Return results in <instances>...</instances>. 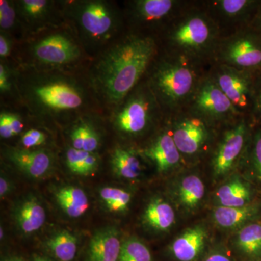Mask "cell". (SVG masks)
<instances>
[{
  "label": "cell",
  "instance_id": "cell-6",
  "mask_svg": "<svg viewBox=\"0 0 261 261\" xmlns=\"http://www.w3.org/2000/svg\"><path fill=\"white\" fill-rule=\"evenodd\" d=\"M213 58L217 64L255 74L261 70V34L248 25L221 37Z\"/></svg>",
  "mask_w": 261,
  "mask_h": 261
},
{
  "label": "cell",
  "instance_id": "cell-46",
  "mask_svg": "<svg viewBox=\"0 0 261 261\" xmlns=\"http://www.w3.org/2000/svg\"><path fill=\"white\" fill-rule=\"evenodd\" d=\"M3 238H4V229L1 227L0 228V238H1V240H3Z\"/></svg>",
  "mask_w": 261,
  "mask_h": 261
},
{
  "label": "cell",
  "instance_id": "cell-17",
  "mask_svg": "<svg viewBox=\"0 0 261 261\" xmlns=\"http://www.w3.org/2000/svg\"><path fill=\"white\" fill-rule=\"evenodd\" d=\"M13 218L17 227L24 234L39 231L45 224L46 211L37 197L27 196L15 207Z\"/></svg>",
  "mask_w": 261,
  "mask_h": 261
},
{
  "label": "cell",
  "instance_id": "cell-13",
  "mask_svg": "<svg viewBox=\"0 0 261 261\" xmlns=\"http://www.w3.org/2000/svg\"><path fill=\"white\" fill-rule=\"evenodd\" d=\"M5 156L10 163L29 177L47 176L53 167V157L45 149H7Z\"/></svg>",
  "mask_w": 261,
  "mask_h": 261
},
{
  "label": "cell",
  "instance_id": "cell-39",
  "mask_svg": "<svg viewBox=\"0 0 261 261\" xmlns=\"http://www.w3.org/2000/svg\"><path fill=\"white\" fill-rule=\"evenodd\" d=\"M6 113L7 118H8L10 126H11L12 128H13L14 135H17L20 134L23 128V122H22L20 117L14 114V113Z\"/></svg>",
  "mask_w": 261,
  "mask_h": 261
},
{
  "label": "cell",
  "instance_id": "cell-31",
  "mask_svg": "<svg viewBox=\"0 0 261 261\" xmlns=\"http://www.w3.org/2000/svg\"><path fill=\"white\" fill-rule=\"evenodd\" d=\"M99 195L103 204L113 212L126 211L132 200L129 192L116 187H102L99 190Z\"/></svg>",
  "mask_w": 261,
  "mask_h": 261
},
{
  "label": "cell",
  "instance_id": "cell-15",
  "mask_svg": "<svg viewBox=\"0 0 261 261\" xmlns=\"http://www.w3.org/2000/svg\"><path fill=\"white\" fill-rule=\"evenodd\" d=\"M207 136L206 122L193 116L183 118L176 123L172 137L181 153L193 154L200 150Z\"/></svg>",
  "mask_w": 261,
  "mask_h": 261
},
{
  "label": "cell",
  "instance_id": "cell-5",
  "mask_svg": "<svg viewBox=\"0 0 261 261\" xmlns=\"http://www.w3.org/2000/svg\"><path fill=\"white\" fill-rule=\"evenodd\" d=\"M68 15L88 45L106 44L119 29V15L112 4L101 0L73 2Z\"/></svg>",
  "mask_w": 261,
  "mask_h": 261
},
{
  "label": "cell",
  "instance_id": "cell-29",
  "mask_svg": "<svg viewBox=\"0 0 261 261\" xmlns=\"http://www.w3.org/2000/svg\"><path fill=\"white\" fill-rule=\"evenodd\" d=\"M238 244L245 253L252 257L261 256V224H251L239 232Z\"/></svg>",
  "mask_w": 261,
  "mask_h": 261
},
{
  "label": "cell",
  "instance_id": "cell-23",
  "mask_svg": "<svg viewBox=\"0 0 261 261\" xmlns=\"http://www.w3.org/2000/svg\"><path fill=\"white\" fill-rule=\"evenodd\" d=\"M73 148L86 152H94L99 147L100 138L92 123L82 121L72 128L70 134Z\"/></svg>",
  "mask_w": 261,
  "mask_h": 261
},
{
  "label": "cell",
  "instance_id": "cell-45",
  "mask_svg": "<svg viewBox=\"0 0 261 261\" xmlns=\"http://www.w3.org/2000/svg\"><path fill=\"white\" fill-rule=\"evenodd\" d=\"M2 261H25L24 260L23 257H18V256H13L7 257V258L4 259Z\"/></svg>",
  "mask_w": 261,
  "mask_h": 261
},
{
  "label": "cell",
  "instance_id": "cell-40",
  "mask_svg": "<svg viewBox=\"0 0 261 261\" xmlns=\"http://www.w3.org/2000/svg\"><path fill=\"white\" fill-rule=\"evenodd\" d=\"M11 50V44L9 39L5 35L1 34L0 36V56L1 58H6L9 56Z\"/></svg>",
  "mask_w": 261,
  "mask_h": 261
},
{
  "label": "cell",
  "instance_id": "cell-41",
  "mask_svg": "<svg viewBox=\"0 0 261 261\" xmlns=\"http://www.w3.org/2000/svg\"><path fill=\"white\" fill-rule=\"evenodd\" d=\"M250 25L261 34V3L260 6L257 8L256 13L254 15L252 21L250 22Z\"/></svg>",
  "mask_w": 261,
  "mask_h": 261
},
{
  "label": "cell",
  "instance_id": "cell-14",
  "mask_svg": "<svg viewBox=\"0 0 261 261\" xmlns=\"http://www.w3.org/2000/svg\"><path fill=\"white\" fill-rule=\"evenodd\" d=\"M180 5L173 0H138L132 3V14L138 23L154 25L172 21L181 13Z\"/></svg>",
  "mask_w": 261,
  "mask_h": 261
},
{
  "label": "cell",
  "instance_id": "cell-28",
  "mask_svg": "<svg viewBox=\"0 0 261 261\" xmlns=\"http://www.w3.org/2000/svg\"><path fill=\"white\" fill-rule=\"evenodd\" d=\"M51 2L46 0H21L16 10L20 18L30 25L42 23L50 13Z\"/></svg>",
  "mask_w": 261,
  "mask_h": 261
},
{
  "label": "cell",
  "instance_id": "cell-32",
  "mask_svg": "<svg viewBox=\"0 0 261 261\" xmlns=\"http://www.w3.org/2000/svg\"><path fill=\"white\" fill-rule=\"evenodd\" d=\"M118 261H152L148 247L137 239H129L122 243Z\"/></svg>",
  "mask_w": 261,
  "mask_h": 261
},
{
  "label": "cell",
  "instance_id": "cell-21",
  "mask_svg": "<svg viewBox=\"0 0 261 261\" xmlns=\"http://www.w3.org/2000/svg\"><path fill=\"white\" fill-rule=\"evenodd\" d=\"M113 172L125 179H136L142 172V165L137 154L132 149L118 147L111 154Z\"/></svg>",
  "mask_w": 261,
  "mask_h": 261
},
{
  "label": "cell",
  "instance_id": "cell-22",
  "mask_svg": "<svg viewBox=\"0 0 261 261\" xmlns=\"http://www.w3.org/2000/svg\"><path fill=\"white\" fill-rule=\"evenodd\" d=\"M145 221L151 227L159 231H166L175 221V213L173 207L166 201H152L146 207L144 214Z\"/></svg>",
  "mask_w": 261,
  "mask_h": 261
},
{
  "label": "cell",
  "instance_id": "cell-36",
  "mask_svg": "<svg viewBox=\"0 0 261 261\" xmlns=\"http://www.w3.org/2000/svg\"><path fill=\"white\" fill-rule=\"evenodd\" d=\"M252 160L255 170L261 179V127L258 126L256 133L254 136L252 147Z\"/></svg>",
  "mask_w": 261,
  "mask_h": 261
},
{
  "label": "cell",
  "instance_id": "cell-1",
  "mask_svg": "<svg viewBox=\"0 0 261 261\" xmlns=\"http://www.w3.org/2000/svg\"><path fill=\"white\" fill-rule=\"evenodd\" d=\"M157 44L153 38L130 34L102 53L92 70V87L111 106L121 104L154 61Z\"/></svg>",
  "mask_w": 261,
  "mask_h": 261
},
{
  "label": "cell",
  "instance_id": "cell-43",
  "mask_svg": "<svg viewBox=\"0 0 261 261\" xmlns=\"http://www.w3.org/2000/svg\"><path fill=\"white\" fill-rule=\"evenodd\" d=\"M205 261H231V260L222 254L216 253L210 255Z\"/></svg>",
  "mask_w": 261,
  "mask_h": 261
},
{
  "label": "cell",
  "instance_id": "cell-25",
  "mask_svg": "<svg viewBox=\"0 0 261 261\" xmlns=\"http://www.w3.org/2000/svg\"><path fill=\"white\" fill-rule=\"evenodd\" d=\"M66 164L70 172L80 176H89L97 171L99 158L94 152L70 148L65 154Z\"/></svg>",
  "mask_w": 261,
  "mask_h": 261
},
{
  "label": "cell",
  "instance_id": "cell-27",
  "mask_svg": "<svg viewBox=\"0 0 261 261\" xmlns=\"http://www.w3.org/2000/svg\"><path fill=\"white\" fill-rule=\"evenodd\" d=\"M257 213L255 206L246 205L241 207H221L214 211V219L220 226L234 228L251 219Z\"/></svg>",
  "mask_w": 261,
  "mask_h": 261
},
{
  "label": "cell",
  "instance_id": "cell-12",
  "mask_svg": "<svg viewBox=\"0 0 261 261\" xmlns=\"http://www.w3.org/2000/svg\"><path fill=\"white\" fill-rule=\"evenodd\" d=\"M247 130L248 125L245 118H243L233 128L226 132L213 161L216 174H224L232 167L243 151Z\"/></svg>",
  "mask_w": 261,
  "mask_h": 261
},
{
  "label": "cell",
  "instance_id": "cell-18",
  "mask_svg": "<svg viewBox=\"0 0 261 261\" xmlns=\"http://www.w3.org/2000/svg\"><path fill=\"white\" fill-rule=\"evenodd\" d=\"M181 152L172 135L163 133L145 150V155L154 163L159 172H164L179 162Z\"/></svg>",
  "mask_w": 261,
  "mask_h": 261
},
{
  "label": "cell",
  "instance_id": "cell-10",
  "mask_svg": "<svg viewBox=\"0 0 261 261\" xmlns=\"http://www.w3.org/2000/svg\"><path fill=\"white\" fill-rule=\"evenodd\" d=\"M211 75L239 112L243 116H248L251 106L253 74L217 64Z\"/></svg>",
  "mask_w": 261,
  "mask_h": 261
},
{
  "label": "cell",
  "instance_id": "cell-33",
  "mask_svg": "<svg viewBox=\"0 0 261 261\" xmlns=\"http://www.w3.org/2000/svg\"><path fill=\"white\" fill-rule=\"evenodd\" d=\"M248 116L254 123L261 127V70L252 77L251 106Z\"/></svg>",
  "mask_w": 261,
  "mask_h": 261
},
{
  "label": "cell",
  "instance_id": "cell-3",
  "mask_svg": "<svg viewBox=\"0 0 261 261\" xmlns=\"http://www.w3.org/2000/svg\"><path fill=\"white\" fill-rule=\"evenodd\" d=\"M202 73L201 61L169 53L153 65L147 84L161 108L178 111L191 101Z\"/></svg>",
  "mask_w": 261,
  "mask_h": 261
},
{
  "label": "cell",
  "instance_id": "cell-2",
  "mask_svg": "<svg viewBox=\"0 0 261 261\" xmlns=\"http://www.w3.org/2000/svg\"><path fill=\"white\" fill-rule=\"evenodd\" d=\"M20 94L31 112L39 116L71 114L85 107L83 86L69 75L58 72H33L19 82Z\"/></svg>",
  "mask_w": 261,
  "mask_h": 261
},
{
  "label": "cell",
  "instance_id": "cell-16",
  "mask_svg": "<svg viewBox=\"0 0 261 261\" xmlns=\"http://www.w3.org/2000/svg\"><path fill=\"white\" fill-rule=\"evenodd\" d=\"M122 243L119 233L113 226L102 228L94 233L87 249V261H118Z\"/></svg>",
  "mask_w": 261,
  "mask_h": 261
},
{
  "label": "cell",
  "instance_id": "cell-4",
  "mask_svg": "<svg viewBox=\"0 0 261 261\" xmlns=\"http://www.w3.org/2000/svg\"><path fill=\"white\" fill-rule=\"evenodd\" d=\"M221 33L207 9H190L181 11L170 23L166 41L170 53L202 61L214 57Z\"/></svg>",
  "mask_w": 261,
  "mask_h": 261
},
{
  "label": "cell",
  "instance_id": "cell-34",
  "mask_svg": "<svg viewBox=\"0 0 261 261\" xmlns=\"http://www.w3.org/2000/svg\"><path fill=\"white\" fill-rule=\"evenodd\" d=\"M16 10L10 2H0V27L4 31H9L14 27Z\"/></svg>",
  "mask_w": 261,
  "mask_h": 261
},
{
  "label": "cell",
  "instance_id": "cell-44",
  "mask_svg": "<svg viewBox=\"0 0 261 261\" xmlns=\"http://www.w3.org/2000/svg\"><path fill=\"white\" fill-rule=\"evenodd\" d=\"M32 261H53L47 257L41 256V255H34L33 257Z\"/></svg>",
  "mask_w": 261,
  "mask_h": 261
},
{
  "label": "cell",
  "instance_id": "cell-11",
  "mask_svg": "<svg viewBox=\"0 0 261 261\" xmlns=\"http://www.w3.org/2000/svg\"><path fill=\"white\" fill-rule=\"evenodd\" d=\"M260 3L252 0H217L208 3L207 10L219 28L224 23H237L240 29L250 25Z\"/></svg>",
  "mask_w": 261,
  "mask_h": 261
},
{
  "label": "cell",
  "instance_id": "cell-9",
  "mask_svg": "<svg viewBox=\"0 0 261 261\" xmlns=\"http://www.w3.org/2000/svg\"><path fill=\"white\" fill-rule=\"evenodd\" d=\"M31 51L39 64L56 68L73 64L82 56L79 44L65 32L51 33L38 39L33 43Z\"/></svg>",
  "mask_w": 261,
  "mask_h": 261
},
{
  "label": "cell",
  "instance_id": "cell-38",
  "mask_svg": "<svg viewBox=\"0 0 261 261\" xmlns=\"http://www.w3.org/2000/svg\"><path fill=\"white\" fill-rule=\"evenodd\" d=\"M0 136L3 139L11 138L15 136L5 113H2L0 115Z\"/></svg>",
  "mask_w": 261,
  "mask_h": 261
},
{
  "label": "cell",
  "instance_id": "cell-42",
  "mask_svg": "<svg viewBox=\"0 0 261 261\" xmlns=\"http://www.w3.org/2000/svg\"><path fill=\"white\" fill-rule=\"evenodd\" d=\"M11 191V185L8 180H7L4 176L0 178V195L1 197H4Z\"/></svg>",
  "mask_w": 261,
  "mask_h": 261
},
{
  "label": "cell",
  "instance_id": "cell-35",
  "mask_svg": "<svg viewBox=\"0 0 261 261\" xmlns=\"http://www.w3.org/2000/svg\"><path fill=\"white\" fill-rule=\"evenodd\" d=\"M46 140L47 137L42 132L32 128L24 134L21 138V143L25 149H30L43 145Z\"/></svg>",
  "mask_w": 261,
  "mask_h": 261
},
{
  "label": "cell",
  "instance_id": "cell-19",
  "mask_svg": "<svg viewBox=\"0 0 261 261\" xmlns=\"http://www.w3.org/2000/svg\"><path fill=\"white\" fill-rule=\"evenodd\" d=\"M206 233L203 228H190L173 242L171 251L179 261L195 260L203 249Z\"/></svg>",
  "mask_w": 261,
  "mask_h": 261
},
{
  "label": "cell",
  "instance_id": "cell-24",
  "mask_svg": "<svg viewBox=\"0 0 261 261\" xmlns=\"http://www.w3.org/2000/svg\"><path fill=\"white\" fill-rule=\"evenodd\" d=\"M216 195L221 206L232 207L248 205L251 197L248 187L240 180H234L221 187Z\"/></svg>",
  "mask_w": 261,
  "mask_h": 261
},
{
  "label": "cell",
  "instance_id": "cell-8",
  "mask_svg": "<svg viewBox=\"0 0 261 261\" xmlns=\"http://www.w3.org/2000/svg\"><path fill=\"white\" fill-rule=\"evenodd\" d=\"M190 114L205 122H218L243 116L211 75H206L188 104Z\"/></svg>",
  "mask_w": 261,
  "mask_h": 261
},
{
  "label": "cell",
  "instance_id": "cell-37",
  "mask_svg": "<svg viewBox=\"0 0 261 261\" xmlns=\"http://www.w3.org/2000/svg\"><path fill=\"white\" fill-rule=\"evenodd\" d=\"M11 80L9 70L4 64L0 65V90L1 92H9L11 89Z\"/></svg>",
  "mask_w": 261,
  "mask_h": 261
},
{
  "label": "cell",
  "instance_id": "cell-7",
  "mask_svg": "<svg viewBox=\"0 0 261 261\" xmlns=\"http://www.w3.org/2000/svg\"><path fill=\"white\" fill-rule=\"evenodd\" d=\"M113 121L118 132L124 135H140L151 124L160 106L148 84L135 88L116 106Z\"/></svg>",
  "mask_w": 261,
  "mask_h": 261
},
{
  "label": "cell",
  "instance_id": "cell-20",
  "mask_svg": "<svg viewBox=\"0 0 261 261\" xmlns=\"http://www.w3.org/2000/svg\"><path fill=\"white\" fill-rule=\"evenodd\" d=\"M55 197L63 212L70 218L81 217L88 210V197L80 187H61L57 190Z\"/></svg>",
  "mask_w": 261,
  "mask_h": 261
},
{
  "label": "cell",
  "instance_id": "cell-26",
  "mask_svg": "<svg viewBox=\"0 0 261 261\" xmlns=\"http://www.w3.org/2000/svg\"><path fill=\"white\" fill-rule=\"evenodd\" d=\"M46 245L60 261H72L76 255L77 239L68 231L56 233L47 240Z\"/></svg>",
  "mask_w": 261,
  "mask_h": 261
},
{
  "label": "cell",
  "instance_id": "cell-30",
  "mask_svg": "<svg viewBox=\"0 0 261 261\" xmlns=\"http://www.w3.org/2000/svg\"><path fill=\"white\" fill-rule=\"evenodd\" d=\"M205 195L203 182L197 176H188L184 178L179 187L181 202L189 207H195Z\"/></svg>",
  "mask_w": 261,
  "mask_h": 261
}]
</instances>
